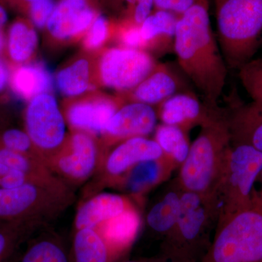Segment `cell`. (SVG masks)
Here are the masks:
<instances>
[{
    "label": "cell",
    "instance_id": "cell-1",
    "mask_svg": "<svg viewBox=\"0 0 262 262\" xmlns=\"http://www.w3.org/2000/svg\"><path fill=\"white\" fill-rule=\"evenodd\" d=\"M208 10V0H203L179 17L173 51L179 67L205 102L217 107L228 70L212 30Z\"/></svg>",
    "mask_w": 262,
    "mask_h": 262
},
{
    "label": "cell",
    "instance_id": "cell-2",
    "mask_svg": "<svg viewBox=\"0 0 262 262\" xmlns=\"http://www.w3.org/2000/svg\"><path fill=\"white\" fill-rule=\"evenodd\" d=\"M220 216L213 196L182 190L178 220L163 239L160 254L175 262H200Z\"/></svg>",
    "mask_w": 262,
    "mask_h": 262
},
{
    "label": "cell",
    "instance_id": "cell-3",
    "mask_svg": "<svg viewBox=\"0 0 262 262\" xmlns=\"http://www.w3.org/2000/svg\"><path fill=\"white\" fill-rule=\"evenodd\" d=\"M230 144L228 122L225 110H222L201 126L187 158L179 167L177 180L182 190L214 198Z\"/></svg>",
    "mask_w": 262,
    "mask_h": 262
},
{
    "label": "cell",
    "instance_id": "cell-4",
    "mask_svg": "<svg viewBox=\"0 0 262 262\" xmlns=\"http://www.w3.org/2000/svg\"><path fill=\"white\" fill-rule=\"evenodd\" d=\"M219 45L229 68L253 59L262 44V0H213Z\"/></svg>",
    "mask_w": 262,
    "mask_h": 262
},
{
    "label": "cell",
    "instance_id": "cell-5",
    "mask_svg": "<svg viewBox=\"0 0 262 262\" xmlns=\"http://www.w3.org/2000/svg\"><path fill=\"white\" fill-rule=\"evenodd\" d=\"M71 186L58 177L0 188V220L46 227L75 201Z\"/></svg>",
    "mask_w": 262,
    "mask_h": 262
},
{
    "label": "cell",
    "instance_id": "cell-6",
    "mask_svg": "<svg viewBox=\"0 0 262 262\" xmlns=\"http://www.w3.org/2000/svg\"><path fill=\"white\" fill-rule=\"evenodd\" d=\"M200 262H262V212L251 207L219 218Z\"/></svg>",
    "mask_w": 262,
    "mask_h": 262
},
{
    "label": "cell",
    "instance_id": "cell-7",
    "mask_svg": "<svg viewBox=\"0 0 262 262\" xmlns=\"http://www.w3.org/2000/svg\"><path fill=\"white\" fill-rule=\"evenodd\" d=\"M261 170V151L231 141L214 193L219 218L252 207L251 192Z\"/></svg>",
    "mask_w": 262,
    "mask_h": 262
},
{
    "label": "cell",
    "instance_id": "cell-8",
    "mask_svg": "<svg viewBox=\"0 0 262 262\" xmlns=\"http://www.w3.org/2000/svg\"><path fill=\"white\" fill-rule=\"evenodd\" d=\"M103 156L93 135L75 130L45 163L69 185H80L96 173Z\"/></svg>",
    "mask_w": 262,
    "mask_h": 262
},
{
    "label": "cell",
    "instance_id": "cell-9",
    "mask_svg": "<svg viewBox=\"0 0 262 262\" xmlns=\"http://www.w3.org/2000/svg\"><path fill=\"white\" fill-rule=\"evenodd\" d=\"M26 127L46 163L61 147L67 139L64 118L53 95L46 93L29 101L26 112Z\"/></svg>",
    "mask_w": 262,
    "mask_h": 262
},
{
    "label": "cell",
    "instance_id": "cell-10",
    "mask_svg": "<svg viewBox=\"0 0 262 262\" xmlns=\"http://www.w3.org/2000/svg\"><path fill=\"white\" fill-rule=\"evenodd\" d=\"M157 63L144 50L110 48L100 61V78L110 89L130 91L151 73Z\"/></svg>",
    "mask_w": 262,
    "mask_h": 262
},
{
    "label": "cell",
    "instance_id": "cell-11",
    "mask_svg": "<svg viewBox=\"0 0 262 262\" xmlns=\"http://www.w3.org/2000/svg\"><path fill=\"white\" fill-rule=\"evenodd\" d=\"M163 155L161 148L154 139L138 136L120 141L110 152L103 155L93 185L94 192L100 188L115 187L134 165L147 160L159 159Z\"/></svg>",
    "mask_w": 262,
    "mask_h": 262
},
{
    "label": "cell",
    "instance_id": "cell-12",
    "mask_svg": "<svg viewBox=\"0 0 262 262\" xmlns=\"http://www.w3.org/2000/svg\"><path fill=\"white\" fill-rule=\"evenodd\" d=\"M222 108L212 107L202 101L194 92L177 94L160 103L157 108L162 123L180 127L189 133L193 127L203 126L220 113Z\"/></svg>",
    "mask_w": 262,
    "mask_h": 262
},
{
    "label": "cell",
    "instance_id": "cell-13",
    "mask_svg": "<svg viewBox=\"0 0 262 262\" xmlns=\"http://www.w3.org/2000/svg\"><path fill=\"white\" fill-rule=\"evenodd\" d=\"M186 77L179 65L158 63L151 73L131 90V98L135 102L158 106L174 95L192 91Z\"/></svg>",
    "mask_w": 262,
    "mask_h": 262
},
{
    "label": "cell",
    "instance_id": "cell-14",
    "mask_svg": "<svg viewBox=\"0 0 262 262\" xmlns=\"http://www.w3.org/2000/svg\"><path fill=\"white\" fill-rule=\"evenodd\" d=\"M98 15L95 0H60L46 28L56 39H72L87 32Z\"/></svg>",
    "mask_w": 262,
    "mask_h": 262
},
{
    "label": "cell",
    "instance_id": "cell-15",
    "mask_svg": "<svg viewBox=\"0 0 262 262\" xmlns=\"http://www.w3.org/2000/svg\"><path fill=\"white\" fill-rule=\"evenodd\" d=\"M158 119L152 106L132 101L117 110L103 135L110 145L130 138L146 137L156 128Z\"/></svg>",
    "mask_w": 262,
    "mask_h": 262
},
{
    "label": "cell",
    "instance_id": "cell-16",
    "mask_svg": "<svg viewBox=\"0 0 262 262\" xmlns=\"http://www.w3.org/2000/svg\"><path fill=\"white\" fill-rule=\"evenodd\" d=\"M231 141L253 146L262 152V107L256 103H244L237 96L230 98L225 110Z\"/></svg>",
    "mask_w": 262,
    "mask_h": 262
},
{
    "label": "cell",
    "instance_id": "cell-17",
    "mask_svg": "<svg viewBox=\"0 0 262 262\" xmlns=\"http://www.w3.org/2000/svg\"><path fill=\"white\" fill-rule=\"evenodd\" d=\"M135 205L130 196L114 193H95L80 205L75 218V231L96 229L101 224L121 214Z\"/></svg>",
    "mask_w": 262,
    "mask_h": 262
},
{
    "label": "cell",
    "instance_id": "cell-18",
    "mask_svg": "<svg viewBox=\"0 0 262 262\" xmlns=\"http://www.w3.org/2000/svg\"><path fill=\"white\" fill-rule=\"evenodd\" d=\"M118 101L110 98L80 101L67 110V120L75 130L103 135L112 117L120 107Z\"/></svg>",
    "mask_w": 262,
    "mask_h": 262
},
{
    "label": "cell",
    "instance_id": "cell-19",
    "mask_svg": "<svg viewBox=\"0 0 262 262\" xmlns=\"http://www.w3.org/2000/svg\"><path fill=\"white\" fill-rule=\"evenodd\" d=\"M177 166L165 156L134 165L115 187L120 188L130 198H140L160 183L166 180Z\"/></svg>",
    "mask_w": 262,
    "mask_h": 262
},
{
    "label": "cell",
    "instance_id": "cell-20",
    "mask_svg": "<svg viewBox=\"0 0 262 262\" xmlns=\"http://www.w3.org/2000/svg\"><path fill=\"white\" fill-rule=\"evenodd\" d=\"M141 222L139 210L134 207L103 222L94 229L120 259L134 244L140 229Z\"/></svg>",
    "mask_w": 262,
    "mask_h": 262
},
{
    "label": "cell",
    "instance_id": "cell-21",
    "mask_svg": "<svg viewBox=\"0 0 262 262\" xmlns=\"http://www.w3.org/2000/svg\"><path fill=\"white\" fill-rule=\"evenodd\" d=\"M182 193V189L176 179L146 214L148 227L162 239L168 235L177 223L180 212Z\"/></svg>",
    "mask_w": 262,
    "mask_h": 262
},
{
    "label": "cell",
    "instance_id": "cell-22",
    "mask_svg": "<svg viewBox=\"0 0 262 262\" xmlns=\"http://www.w3.org/2000/svg\"><path fill=\"white\" fill-rule=\"evenodd\" d=\"M178 15L165 10H155L140 25L144 48L161 54L173 51Z\"/></svg>",
    "mask_w": 262,
    "mask_h": 262
},
{
    "label": "cell",
    "instance_id": "cell-23",
    "mask_svg": "<svg viewBox=\"0 0 262 262\" xmlns=\"http://www.w3.org/2000/svg\"><path fill=\"white\" fill-rule=\"evenodd\" d=\"M42 227L39 234H34L27 241V246L15 262H72L71 252L59 235L45 230Z\"/></svg>",
    "mask_w": 262,
    "mask_h": 262
},
{
    "label": "cell",
    "instance_id": "cell-24",
    "mask_svg": "<svg viewBox=\"0 0 262 262\" xmlns=\"http://www.w3.org/2000/svg\"><path fill=\"white\" fill-rule=\"evenodd\" d=\"M72 262H117L103 237L94 229L75 230L72 241Z\"/></svg>",
    "mask_w": 262,
    "mask_h": 262
},
{
    "label": "cell",
    "instance_id": "cell-25",
    "mask_svg": "<svg viewBox=\"0 0 262 262\" xmlns=\"http://www.w3.org/2000/svg\"><path fill=\"white\" fill-rule=\"evenodd\" d=\"M10 80L13 91L29 101L49 93L53 84L51 74L40 64L20 66L13 72Z\"/></svg>",
    "mask_w": 262,
    "mask_h": 262
},
{
    "label": "cell",
    "instance_id": "cell-26",
    "mask_svg": "<svg viewBox=\"0 0 262 262\" xmlns=\"http://www.w3.org/2000/svg\"><path fill=\"white\" fill-rule=\"evenodd\" d=\"M154 140L161 148L163 156L177 168L187 158L190 144L188 133L180 127L160 124L155 128Z\"/></svg>",
    "mask_w": 262,
    "mask_h": 262
},
{
    "label": "cell",
    "instance_id": "cell-27",
    "mask_svg": "<svg viewBox=\"0 0 262 262\" xmlns=\"http://www.w3.org/2000/svg\"><path fill=\"white\" fill-rule=\"evenodd\" d=\"M8 39V53L15 63H23L28 61L37 46L35 29L24 19H18L11 24Z\"/></svg>",
    "mask_w": 262,
    "mask_h": 262
},
{
    "label": "cell",
    "instance_id": "cell-28",
    "mask_svg": "<svg viewBox=\"0 0 262 262\" xmlns=\"http://www.w3.org/2000/svg\"><path fill=\"white\" fill-rule=\"evenodd\" d=\"M42 227L22 222H5L0 225V262H10L20 246Z\"/></svg>",
    "mask_w": 262,
    "mask_h": 262
},
{
    "label": "cell",
    "instance_id": "cell-29",
    "mask_svg": "<svg viewBox=\"0 0 262 262\" xmlns=\"http://www.w3.org/2000/svg\"><path fill=\"white\" fill-rule=\"evenodd\" d=\"M57 88L68 97L80 96L91 87L90 64L85 59H80L60 71L56 75Z\"/></svg>",
    "mask_w": 262,
    "mask_h": 262
},
{
    "label": "cell",
    "instance_id": "cell-30",
    "mask_svg": "<svg viewBox=\"0 0 262 262\" xmlns=\"http://www.w3.org/2000/svg\"><path fill=\"white\" fill-rule=\"evenodd\" d=\"M0 163L23 172L32 180H48L56 177L42 160L6 148H0Z\"/></svg>",
    "mask_w": 262,
    "mask_h": 262
},
{
    "label": "cell",
    "instance_id": "cell-31",
    "mask_svg": "<svg viewBox=\"0 0 262 262\" xmlns=\"http://www.w3.org/2000/svg\"><path fill=\"white\" fill-rule=\"evenodd\" d=\"M238 71L239 80L252 102L262 107V57L248 62Z\"/></svg>",
    "mask_w": 262,
    "mask_h": 262
},
{
    "label": "cell",
    "instance_id": "cell-32",
    "mask_svg": "<svg viewBox=\"0 0 262 262\" xmlns=\"http://www.w3.org/2000/svg\"><path fill=\"white\" fill-rule=\"evenodd\" d=\"M2 141L3 147L6 149L22 154L30 155L43 162L40 155L33 144L30 136L27 132L18 129H9L3 133Z\"/></svg>",
    "mask_w": 262,
    "mask_h": 262
},
{
    "label": "cell",
    "instance_id": "cell-33",
    "mask_svg": "<svg viewBox=\"0 0 262 262\" xmlns=\"http://www.w3.org/2000/svg\"><path fill=\"white\" fill-rule=\"evenodd\" d=\"M110 34V23L105 17L99 14L88 30L84 39V46L90 50L101 48L108 39Z\"/></svg>",
    "mask_w": 262,
    "mask_h": 262
},
{
    "label": "cell",
    "instance_id": "cell-34",
    "mask_svg": "<svg viewBox=\"0 0 262 262\" xmlns=\"http://www.w3.org/2000/svg\"><path fill=\"white\" fill-rule=\"evenodd\" d=\"M55 6L56 3L53 0H39L29 5L26 11L33 25L43 29L47 26Z\"/></svg>",
    "mask_w": 262,
    "mask_h": 262
},
{
    "label": "cell",
    "instance_id": "cell-35",
    "mask_svg": "<svg viewBox=\"0 0 262 262\" xmlns=\"http://www.w3.org/2000/svg\"><path fill=\"white\" fill-rule=\"evenodd\" d=\"M119 40L121 42L122 47L144 50V43L141 37L140 25L128 19L126 23L120 27Z\"/></svg>",
    "mask_w": 262,
    "mask_h": 262
},
{
    "label": "cell",
    "instance_id": "cell-36",
    "mask_svg": "<svg viewBox=\"0 0 262 262\" xmlns=\"http://www.w3.org/2000/svg\"><path fill=\"white\" fill-rule=\"evenodd\" d=\"M127 4V19L141 25L151 13L153 0H125Z\"/></svg>",
    "mask_w": 262,
    "mask_h": 262
},
{
    "label": "cell",
    "instance_id": "cell-37",
    "mask_svg": "<svg viewBox=\"0 0 262 262\" xmlns=\"http://www.w3.org/2000/svg\"><path fill=\"white\" fill-rule=\"evenodd\" d=\"M32 182L23 172L12 169L0 163V188L11 189Z\"/></svg>",
    "mask_w": 262,
    "mask_h": 262
},
{
    "label": "cell",
    "instance_id": "cell-38",
    "mask_svg": "<svg viewBox=\"0 0 262 262\" xmlns=\"http://www.w3.org/2000/svg\"><path fill=\"white\" fill-rule=\"evenodd\" d=\"M155 10H165L181 16L203 0H153Z\"/></svg>",
    "mask_w": 262,
    "mask_h": 262
},
{
    "label": "cell",
    "instance_id": "cell-39",
    "mask_svg": "<svg viewBox=\"0 0 262 262\" xmlns=\"http://www.w3.org/2000/svg\"><path fill=\"white\" fill-rule=\"evenodd\" d=\"M9 78V72H8V68L3 61L0 59V93L6 87Z\"/></svg>",
    "mask_w": 262,
    "mask_h": 262
},
{
    "label": "cell",
    "instance_id": "cell-40",
    "mask_svg": "<svg viewBox=\"0 0 262 262\" xmlns=\"http://www.w3.org/2000/svg\"><path fill=\"white\" fill-rule=\"evenodd\" d=\"M3 1L9 3L13 6L18 7V8H21V9L27 10L29 5L35 3V2L39 1V0H3Z\"/></svg>",
    "mask_w": 262,
    "mask_h": 262
},
{
    "label": "cell",
    "instance_id": "cell-41",
    "mask_svg": "<svg viewBox=\"0 0 262 262\" xmlns=\"http://www.w3.org/2000/svg\"><path fill=\"white\" fill-rule=\"evenodd\" d=\"M122 262H175L169 258L165 257L160 254L159 256L156 257H152L149 258H141V259H134V260H127V261Z\"/></svg>",
    "mask_w": 262,
    "mask_h": 262
},
{
    "label": "cell",
    "instance_id": "cell-42",
    "mask_svg": "<svg viewBox=\"0 0 262 262\" xmlns=\"http://www.w3.org/2000/svg\"><path fill=\"white\" fill-rule=\"evenodd\" d=\"M108 8L114 10L121 9L122 5L125 3V0H100Z\"/></svg>",
    "mask_w": 262,
    "mask_h": 262
},
{
    "label": "cell",
    "instance_id": "cell-43",
    "mask_svg": "<svg viewBox=\"0 0 262 262\" xmlns=\"http://www.w3.org/2000/svg\"><path fill=\"white\" fill-rule=\"evenodd\" d=\"M8 20V13L5 10L4 5L0 3V27L3 28Z\"/></svg>",
    "mask_w": 262,
    "mask_h": 262
},
{
    "label": "cell",
    "instance_id": "cell-44",
    "mask_svg": "<svg viewBox=\"0 0 262 262\" xmlns=\"http://www.w3.org/2000/svg\"><path fill=\"white\" fill-rule=\"evenodd\" d=\"M260 175L261 176L262 178V170ZM252 207L256 208V209L259 210L260 211L262 212V193L261 198H257V199H253L252 201Z\"/></svg>",
    "mask_w": 262,
    "mask_h": 262
},
{
    "label": "cell",
    "instance_id": "cell-45",
    "mask_svg": "<svg viewBox=\"0 0 262 262\" xmlns=\"http://www.w3.org/2000/svg\"><path fill=\"white\" fill-rule=\"evenodd\" d=\"M5 46V37L3 34V28L0 27V52L3 51Z\"/></svg>",
    "mask_w": 262,
    "mask_h": 262
}]
</instances>
